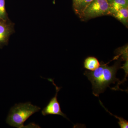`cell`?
I'll return each mask as SVG.
<instances>
[{
    "label": "cell",
    "mask_w": 128,
    "mask_h": 128,
    "mask_svg": "<svg viewBox=\"0 0 128 128\" xmlns=\"http://www.w3.org/2000/svg\"><path fill=\"white\" fill-rule=\"evenodd\" d=\"M84 0H73V9L75 13L78 11L80 6L82 4Z\"/></svg>",
    "instance_id": "7c38bea8"
},
{
    "label": "cell",
    "mask_w": 128,
    "mask_h": 128,
    "mask_svg": "<svg viewBox=\"0 0 128 128\" xmlns=\"http://www.w3.org/2000/svg\"><path fill=\"white\" fill-rule=\"evenodd\" d=\"M99 101H100V103L101 105L103 107V108H105V110H106V111H107L108 112H109V114H110L113 115V116H114V117H116L117 119L119 121L118 122V123L119 124V126H120V128H128V121L124 119L123 118L117 116L116 115H114V114H112L110 112H109V111H108V110L106 108H105V107L104 106L103 104H102V103L101 102L100 100H99Z\"/></svg>",
    "instance_id": "9c48e42d"
},
{
    "label": "cell",
    "mask_w": 128,
    "mask_h": 128,
    "mask_svg": "<svg viewBox=\"0 0 128 128\" xmlns=\"http://www.w3.org/2000/svg\"><path fill=\"white\" fill-rule=\"evenodd\" d=\"M108 1V2H109V4L111 3V2H112V0H107Z\"/></svg>",
    "instance_id": "4fadbf2b"
},
{
    "label": "cell",
    "mask_w": 128,
    "mask_h": 128,
    "mask_svg": "<svg viewBox=\"0 0 128 128\" xmlns=\"http://www.w3.org/2000/svg\"><path fill=\"white\" fill-rule=\"evenodd\" d=\"M110 16L123 8H128V0H112L110 4Z\"/></svg>",
    "instance_id": "8992f818"
},
{
    "label": "cell",
    "mask_w": 128,
    "mask_h": 128,
    "mask_svg": "<svg viewBox=\"0 0 128 128\" xmlns=\"http://www.w3.org/2000/svg\"><path fill=\"white\" fill-rule=\"evenodd\" d=\"M12 30V25L7 21L0 19V48L7 43Z\"/></svg>",
    "instance_id": "5b68a950"
},
{
    "label": "cell",
    "mask_w": 128,
    "mask_h": 128,
    "mask_svg": "<svg viewBox=\"0 0 128 128\" xmlns=\"http://www.w3.org/2000/svg\"><path fill=\"white\" fill-rule=\"evenodd\" d=\"M48 80L50 82H52L53 85L55 86L56 93L54 96L50 99L47 106L42 110L41 112L42 114L44 116L50 114L60 115L68 119L66 115L61 111L60 105L57 100L58 92L61 88L57 86L54 82V80L52 79L48 78Z\"/></svg>",
    "instance_id": "277c9868"
},
{
    "label": "cell",
    "mask_w": 128,
    "mask_h": 128,
    "mask_svg": "<svg viewBox=\"0 0 128 128\" xmlns=\"http://www.w3.org/2000/svg\"><path fill=\"white\" fill-rule=\"evenodd\" d=\"M110 16V6L107 0H94L79 17L82 21L104 16Z\"/></svg>",
    "instance_id": "3957f363"
},
{
    "label": "cell",
    "mask_w": 128,
    "mask_h": 128,
    "mask_svg": "<svg viewBox=\"0 0 128 128\" xmlns=\"http://www.w3.org/2000/svg\"><path fill=\"white\" fill-rule=\"evenodd\" d=\"M0 19L7 21V15L5 8V0H0Z\"/></svg>",
    "instance_id": "30bf717a"
},
{
    "label": "cell",
    "mask_w": 128,
    "mask_h": 128,
    "mask_svg": "<svg viewBox=\"0 0 128 128\" xmlns=\"http://www.w3.org/2000/svg\"><path fill=\"white\" fill-rule=\"evenodd\" d=\"M93 0H84L76 14L80 17L84 11L85 9Z\"/></svg>",
    "instance_id": "8fae6325"
},
{
    "label": "cell",
    "mask_w": 128,
    "mask_h": 128,
    "mask_svg": "<svg viewBox=\"0 0 128 128\" xmlns=\"http://www.w3.org/2000/svg\"><path fill=\"white\" fill-rule=\"evenodd\" d=\"M100 65L98 60L94 57H88L85 59L84 63V67L88 70L94 71Z\"/></svg>",
    "instance_id": "52a82bcc"
},
{
    "label": "cell",
    "mask_w": 128,
    "mask_h": 128,
    "mask_svg": "<svg viewBox=\"0 0 128 128\" xmlns=\"http://www.w3.org/2000/svg\"><path fill=\"white\" fill-rule=\"evenodd\" d=\"M112 16L120 21L125 26H128V8H122L114 12Z\"/></svg>",
    "instance_id": "ba28073f"
},
{
    "label": "cell",
    "mask_w": 128,
    "mask_h": 128,
    "mask_svg": "<svg viewBox=\"0 0 128 128\" xmlns=\"http://www.w3.org/2000/svg\"><path fill=\"white\" fill-rule=\"evenodd\" d=\"M120 61L115 62L113 66H109L107 64L102 62L98 68L94 71L86 70L84 74L87 76L92 85V94L96 96L103 93L108 87H110L112 83L118 82L117 86L114 88V90H123L120 89L119 86L122 83L119 79L116 78L118 70L121 68Z\"/></svg>",
    "instance_id": "6da1fadb"
},
{
    "label": "cell",
    "mask_w": 128,
    "mask_h": 128,
    "mask_svg": "<svg viewBox=\"0 0 128 128\" xmlns=\"http://www.w3.org/2000/svg\"><path fill=\"white\" fill-rule=\"evenodd\" d=\"M40 110L41 108L33 105L30 102L15 104L9 112L6 123L10 126L15 128H28L24 126L25 121Z\"/></svg>",
    "instance_id": "7a4b0ae2"
}]
</instances>
